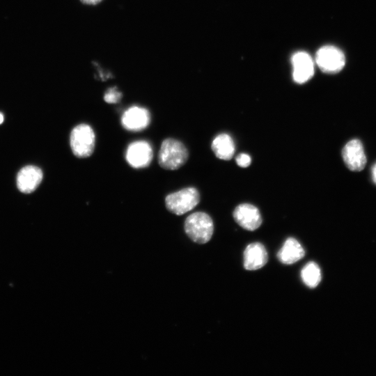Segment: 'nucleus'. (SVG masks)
<instances>
[{
	"mask_svg": "<svg viewBox=\"0 0 376 376\" xmlns=\"http://www.w3.org/2000/svg\"><path fill=\"white\" fill-rule=\"evenodd\" d=\"M188 157L187 148L181 141L167 138L161 144L158 152V163L164 169L175 171L182 167Z\"/></svg>",
	"mask_w": 376,
	"mask_h": 376,
	"instance_id": "nucleus-1",
	"label": "nucleus"
},
{
	"mask_svg": "<svg viewBox=\"0 0 376 376\" xmlns=\"http://www.w3.org/2000/svg\"><path fill=\"white\" fill-rule=\"evenodd\" d=\"M185 231L194 242L205 244L210 240L214 232L212 218L205 212H196L189 214L185 221Z\"/></svg>",
	"mask_w": 376,
	"mask_h": 376,
	"instance_id": "nucleus-2",
	"label": "nucleus"
},
{
	"mask_svg": "<svg viewBox=\"0 0 376 376\" xmlns=\"http://www.w3.org/2000/svg\"><path fill=\"white\" fill-rule=\"evenodd\" d=\"M70 144L72 153L79 158H86L92 155L95 146V134L88 124L81 123L71 131Z\"/></svg>",
	"mask_w": 376,
	"mask_h": 376,
	"instance_id": "nucleus-3",
	"label": "nucleus"
},
{
	"mask_svg": "<svg viewBox=\"0 0 376 376\" xmlns=\"http://www.w3.org/2000/svg\"><path fill=\"white\" fill-rule=\"evenodd\" d=\"M199 202V192L191 187L171 193L165 198L166 209L176 215H182L191 211Z\"/></svg>",
	"mask_w": 376,
	"mask_h": 376,
	"instance_id": "nucleus-4",
	"label": "nucleus"
},
{
	"mask_svg": "<svg viewBox=\"0 0 376 376\" xmlns=\"http://www.w3.org/2000/svg\"><path fill=\"white\" fill-rule=\"evenodd\" d=\"M153 158L151 145L146 141L140 140L131 143L125 152V159L134 169L148 167Z\"/></svg>",
	"mask_w": 376,
	"mask_h": 376,
	"instance_id": "nucleus-5",
	"label": "nucleus"
},
{
	"mask_svg": "<svg viewBox=\"0 0 376 376\" xmlns=\"http://www.w3.org/2000/svg\"><path fill=\"white\" fill-rule=\"evenodd\" d=\"M345 56L337 47L324 46L320 48L316 54V63L324 72L336 73L345 65Z\"/></svg>",
	"mask_w": 376,
	"mask_h": 376,
	"instance_id": "nucleus-6",
	"label": "nucleus"
},
{
	"mask_svg": "<svg viewBox=\"0 0 376 376\" xmlns=\"http://www.w3.org/2000/svg\"><path fill=\"white\" fill-rule=\"evenodd\" d=\"M150 123L149 111L142 107L132 106L124 111L121 124L124 129L131 132L145 130Z\"/></svg>",
	"mask_w": 376,
	"mask_h": 376,
	"instance_id": "nucleus-7",
	"label": "nucleus"
},
{
	"mask_svg": "<svg viewBox=\"0 0 376 376\" xmlns=\"http://www.w3.org/2000/svg\"><path fill=\"white\" fill-rule=\"evenodd\" d=\"M235 221L244 229L253 231L262 224V217L258 207L250 203L237 205L233 214Z\"/></svg>",
	"mask_w": 376,
	"mask_h": 376,
	"instance_id": "nucleus-8",
	"label": "nucleus"
},
{
	"mask_svg": "<svg viewBox=\"0 0 376 376\" xmlns=\"http://www.w3.org/2000/svg\"><path fill=\"white\" fill-rule=\"evenodd\" d=\"M343 159L346 166L351 171H360L366 164V157L363 146L359 139L348 141L342 150Z\"/></svg>",
	"mask_w": 376,
	"mask_h": 376,
	"instance_id": "nucleus-9",
	"label": "nucleus"
},
{
	"mask_svg": "<svg viewBox=\"0 0 376 376\" xmlns=\"http://www.w3.org/2000/svg\"><path fill=\"white\" fill-rule=\"evenodd\" d=\"M292 77L297 84H304L313 75V62L311 56L303 52L295 54L292 58Z\"/></svg>",
	"mask_w": 376,
	"mask_h": 376,
	"instance_id": "nucleus-10",
	"label": "nucleus"
},
{
	"mask_svg": "<svg viewBox=\"0 0 376 376\" xmlns=\"http://www.w3.org/2000/svg\"><path fill=\"white\" fill-rule=\"evenodd\" d=\"M42 180V172L37 166L29 165L23 167L17 176L18 189L25 194L33 192Z\"/></svg>",
	"mask_w": 376,
	"mask_h": 376,
	"instance_id": "nucleus-11",
	"label": "nucleus"
},
{
	"mask_svg": "<svg viewBox=\"0 0 376 376\" xmlns=\"http://www.w3.org/2000/svg\"><path fill=\"white\" fill-rule=\"evenodd\" d=\"M268 260L267 250L260 242L249 244L244 252V267L247 270L262 268Z\"/></svg>",
	"mask_w": 376,
	"mask_h": 376,
	"instance_id": "nucleus-12",
	"label": "nucleus"
},
{
	"mask_svg": "<svg viewBox=\"0 0 376 376\" xmlns=\"http://www.w3.org/2000/svg\"><path fill=\"white\" fill-rule=\"evenodd\" d=\"M305 256L300 243L293 237L288 238L277 253L279 260L285 265L293 264Z\"/></svg>",
	"mask_w": 376,
	"mask_h": 376,
	"instance_id": "nucleus-13",
	"label": "nucleus"
},
{
	"mask_svg": "<svg viewBox=\"0 0 376 376\" xmlns=\"http://www.w3.org/2000/svg\"><path fill=\"white\" fill-rule=\"evenodd\" d=\"M211 147L215 156L223 160L231 159L235 151L233 139L226 133L216 136L212 142Z\"/></svg>",
	"mask_w": 376,
	"mask_h": 376,
	"instance_id": "nucleus-14",
	"label": "nucleus"
},
{
	"mask_svg": "<svg viewBox=\"0 0 376 376\" xmlns=\"http://www.w3.org/2000/svg\"><path fill=\"white\" fill-rule=\"evenodd\" d=\"M321 277L320 269L314 262H309L306 264L301 271L302 281L311 288L318 286L321 281Z\"/></svg>",
	"mask_w": 376,
	"mask_h": 376,
	"instance_id": "nucleus-15",
	"label": "nucleus"
},
{
	"mask_svg": "<svg viewBox=\"0 0 376 376\" xmlns=\"http://www.w3.org/2000/svg\"><path fill=\"white\" fill-rule=\"evenodd\" d=\"M122 97V93L116 87L109 88L104 93V100L109 104L117 103Z\"/></svg>",
	"mask_w": 376,
	"mask_h": 376,
	"instance_id": "nucleus-16",
	"label": "nucleus"
},
{
	"mask_svg": "<svg viewBox=\"0 0 376 376\" xmlns=\"http://www.w3.org/2000/svg\"><path fill=\"white\" fill-rule=\"evenodd\" d=\"M235 160L237 164L242 168L248 167L251 163L250 155L244 152L239 154Z\"/></svg>",
	"mask_w": 376,
	"mask_h": 376,
	"instance_id": "nucleus-17",
	"label": "nucleus"
},
{
	"mask_svg": "<svg viewBox=\"0 0 376 376\" xmlns=\"http://www.w3.org/2000/svg\"><path fill=\"white\" fill-rule=\"evenodd\" d=\"M102 0H81V1L88 5H95L100 3Z\"/></svg>",
	"mask_w": 376,
	"mask_h": 376,
	"instance_id": "nucleus-18",
	"label": "nucleus"
},
{
	"mask_svg": "<svg viewBox=\"0 0 376 376\" xmlns=\"http://www.w3.org/2000/svg\"><path fill=\"white\" fill-rule=\"evenodd\" d=\"M371 174H372L373 181L374 182L375 184H376V163L372 167Z\"/></svg>",
	"mask_w": 376,
	"mask_h": 376,
	"instance_id": "nucleus-19",
	"label": "nucleus"
},
{
	"mask_svg": "<svg viewBox=\"0 0 376 376\" xmlns=\"http://www.w3.org/2000/svg\"><path fill=\"white\" fill-rule=\"evenodd\" d=\"M3 115L2 113L0 112V125L3 122Z\"/></svg>",
	"mask_w": 376,
	"mask_h": 376,
	"instance_id": "nucleus-20",
	"label": "nucleus"
}]
</instances>
